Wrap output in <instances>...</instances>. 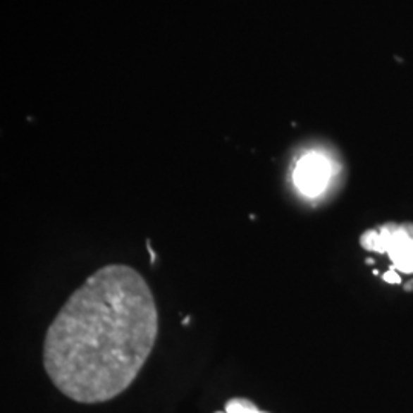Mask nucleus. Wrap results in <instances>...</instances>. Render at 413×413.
<instances>
[{"mask_svg":"<svg viewBox=\"0 0 413 413\" xmlns=\"http://www.w3.org/2000/svg\"><path fill=\"white\" fill-rule=\"evenodd\" d=\"M331 176L332 167L329 159L317 152H311L299 159L292 179L303 196L317 197L328 188Z\"/></svg>","mask_w":413,"mask_h":413,"instance_id":"nucleus-3","label":"nucleus"},{"mask_svg":"<svg viewBox=\"0 0 413 413\" xmlns=\"http://www.w3.org/2000/svg\"><path fill=\"white\" fill-rule=\"evenodd\" d=\"M362 247L378 254H388L395 271L413 274V223L388 222L384 226L364 231Z\"/></svg>","mask_w":413,"mask_h":413,"instance_id":"nucleus-2","label":"nucleus"},{"mask_svg":"<svg viewBox=\"0 0 413 413\" xmlns=\"http://www.w3.org/2000/svg\"><path fill=\"white\" fill-rule=\"evenodd\" d=\"M219 413H221V412H219Z\"/></svg>","mask_w":413,"mask_h":413,"instance_id":"nucleus-6","label":"nucleus"},{"mask_svg":"<svg viewBox=\"0 0 413 413\" xmlns=\"http://www.w3.org/2000/svg\"><path fill=\"white\" fill-rule=\"evenodd\" d=\"M159 329L156 302L137 269L111 264L69 295L43 340V367L80 404L118 397L137 380Z\"/></svg>","mask_w":413,"mask_h":413,"instance_id":"nucleus-1","label":"nucleus"},{"mask_svg":"<svg viewBox=\"0 0 413 413\" xmlns=\"http://www.w3.org/2000/svg\"><path fill=\"white\" fill-rule=\"evenodd\" d=\"M384 279L388 281V283H401L400 276L395 273V269H390V271H388V274L384 276Z\"/></svg>","mask_w":413,"mask_h":413,"instance_id":"nucleus-5","label":"nucleus"},{"mask_svg":"<svg viewBox=\"0 0 413 413\" xmlns=\"http://www.w3.org/2000/svg\"><path fill=\"white\" fill-rule=\"evenodd\" d=\"M226 413H266L260 412L254 402L245 398H235L230 400L226 406Z\"/></svg>","mask_w":413,"mask_h":413,"instance_id":"nucleus-4","label":"nucleus"}]
</instances>
